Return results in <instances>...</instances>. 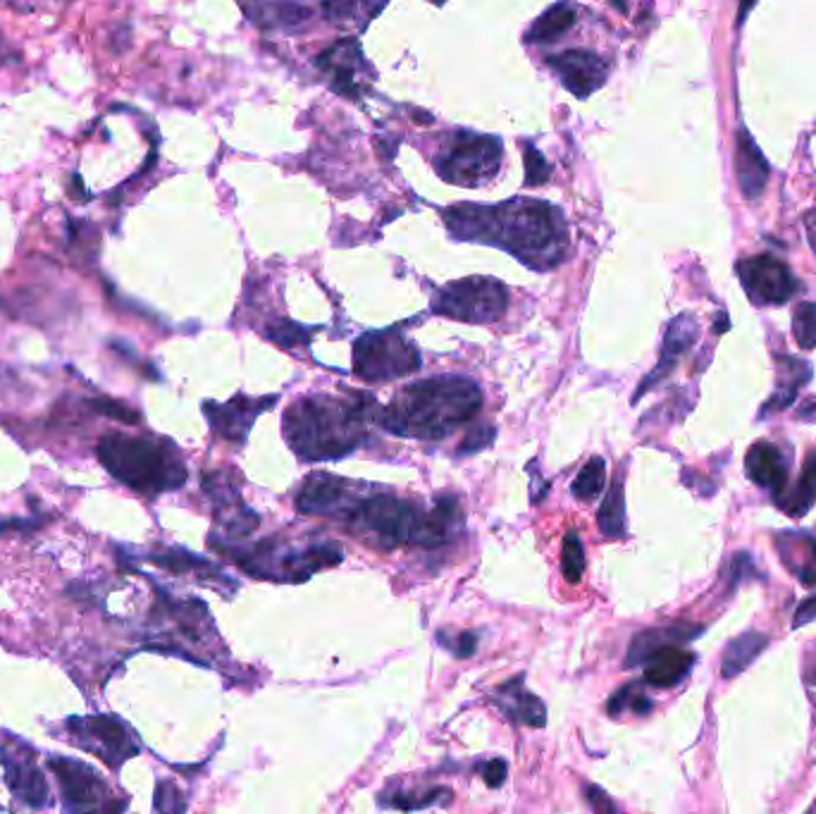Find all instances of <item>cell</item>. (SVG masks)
<instances>
[{
    "mask_svg": "<svg viewBox=\"0 0 816 814\" xmlns=\"http://www.w3.org/2000/svg\"><path fill=\"white\" fill-rule=\"evenodd\" d=\"M483 406V392L468 377L434 375L404 387L385 409H377L375 424L413 440H444L461 426L471 424Z\"/></svg>",
    "mask_w": 816,
    "mask_h": 814,
    "instance_id": "cell-3",
    "label": "cell"
},
{
    "mask_svg": "<svg viewBox=\"0 0 816 814\" xmlns=\"http://www.w3.org/2000/svg\"><path fill=\"white\" fill-rule=\"evenodd\" d=\"M492 442H495V428L481 426V428H475L473 432H468V438L463 440V444L459 447V452L461 454H475V452H481V449L489 447Z\"/></svg>",
    "mask_w": 816,
    "mask_h": 814,
    "instance_id": "cell-42",
    "label": "cell"
},
{
    "mask_svg": "<svg viewBox=\"0 0 816 814\" xmlns=\"http://www.w3.org/2000/svg\"><path fill=\"white\" fill-rule=\"evenodd\" d=\"M48 767L58 779V789L63 805L67 812H91V810H110L108 785L96 774V771L79 760L69 757H51Z\"/></svg>",
    "mask_w": 816,
    "mask_h": 814,
    "instance_id": "cell-12",
    "label": "cell"
},
{
    "mask_svg": "<svg viewBox=\"0 0 816 814\" xmlns=\"http://www.w3.org/2000/svg\"><path fill=\"white\" fill-rule=\"evenodd\" d=\"M273 404H277V395L263 397V399L236 395L228 404L206 402L203 411H206L210 428H213V432L220 440H228L232 444H244L253 424H256V418L263 411L271 409Z\"/></svg>",
    "mask_w": 816,
    "mask_h": 814,
    "instance_id": "cell-16",
    "label": "cell"
},
{
    "mask_svg": "<svg viewBox=\"0 0 816 814\" xmlns=\"http://www.w3.org/2000/svg\"><path fill=\"white\" fill-rule=\"evenodd\" d=\"M793 334L800 349H805V352H812L816 346V304L805 301L795 308Z\"/></svg>",
    "mask_w": 816,
    "mask_h": 814,
    "instance_id": "cell-35",
    "label": "cell"
},
{
    "mask_svg": "<svg viewBox=\"0 0 816 814\" xmlns=\"http://www.w3.org/2000/svg\"><path fill=\"white\" fill-rule=\"evenodd\" d=\"M809 381H812V366L807 361L781 356L776 389H773L771 399L762 406V409H759V416H771L773 411L787 409V406L797 399L800 389L805 387Z\"/></svg>",
    "mask_w": 816,
    "mask_h": 814,
    "instance_id": "cell-24",
    "label": "cell"
},
{
    "mask_svg": "<svg viewBox=\"0 0 816 814\" xmlns=\"http://www.w3.org/2000/svg\"><path fill=\"white\" fill-rule=\"evenodd\" d=\"M0 765H3V774L10 793L15 795L22 805L32 810H44L51 803V785L44 777V771L36 767L32 750L24 746L15 748H0Z\"/></svg>",
    "mask_w": 816,
    "mask_h": 814,
    "instance_id": "cell-15",
    "label": "cell"
},
{
    "mask_svg": "<svg viewBox=\"0 0 816 814\" xmlns=\"http://www.w3.org/2000/svg\"><path fill=\"white\" fill-rule=\"evenodd\" d=\"M575 18H578V10H575L571 0H559L556 6L542 12V15L532 22L528 34L523 36L526 44H554L556 38L571 32Z\"/></svg>",
    "mask_w": 816,
    "mask_h": 814,
    "instance_id": "cell-27",
    "label": "cell"
},
{
    "mask_svg": "<svg viewBox=\"0 0 816 814\" xmlns=\"http://www.w3.org/2000/svg\"><path fill=\"white\" fill-rule=\"evenodd\" d=\"M773 499H776L779 507L793 518H802L809 514V509L816 504V449L807 457L805 466H802L800 481L795 483L791 493H781Z\"/></svg>",
    "mask_w": 816,
    "mask_h": 814,
    "instance_id": "cell-29",
    "label": "cell"
},
{
    "mask_svg": "<svg viewBox=\"0 0 816 814\" xmlns=\"http://www.w3.org/2000/svg\"><path fill=\"white\" fill-rule=\"evenodd\" d=\"M98 459L112 479L142 495L173 493L187 483L185 459L167 440L110 432L98 442Z\"/></svg>",
    "mask_w": 816,
    "mask_h": 814,
    "instance_id": "cell-5",
    "label": "cell"
},
{
    "mask_svg": "<svg viewBox=\"0 0 816 814\" xmlns=\"http://www.w3.org/2000/svg\"><path fill=\"white\" fill-rule=\"evenodd\" d=\"M206 495L213 499L216 509H218V521L222 530L228 532L230 538H246L253 528H258V514H253L242 495H239V487L234 485V475L232 473H210L203 479Z\"/></svg>",
    "mask_w": 816,
    "mask_h": 814,
    "instance_id": "cell-17",
    "label": "cell"
},
{
    "mask_svg": "<svg viewBox=\"0 0 816 814\" xmlns=\"http://www.w3.org/2000/svg\"><path fill=\"white\" fill-rule=\"evenodd\" d=\"M644 683L657 685V688H671L681 683L687 673H691L695 664V654L675 648H661L652 657L644 659Z\"/></svg>",
    "mask_w": 816,
    "mask_h": 814,
    "instance_id": "cell-25",
    "label": "cell"
},
{
    "mask_svg": "<svg viewBox=\"0 0 816 814\" xmlns=\"http://www.w3.org/2000/svg\"><path fill=\"white\" fill-rule=\"evenodd\" d=\"M489 703L495 705L506 719L516 724H526L532 728H542L547 724V707L538 695H532L523 676H516L509 683L499 685L495 693L489 695Z\"/></svg>",
    "mask_w": 816,
    "mask_h": 814,
    "instance_id": "cell-19",
    "label": "cell"
},
{
    "mask_svg": "<svg viewBox=\"0 0 816 814\" xmlns=\"http://www.w3.org/2000/svg\"><path fill=\"white\" fill-rule=\"evenodd\" d=\"M702 626L693 624H669V626H657V628H647L642 634L632 638V645L626 657V667H638L644 664L647 657H652L661 648H671V645L687 642L702 634Z\"/></svg>",
    "mask_w": 816,
    "mask_h": 814,
    "instance_id": "cell-23",
    "label": "cell"
},
{
    "mask_svg": "<svg viewBox=\"0 0 816 814\" xmlns=\"http://www.w3.org/2000/svg\"><path fill=\"white\" fill-rule=\"evenodd\" d=\"M253 24L263 30H294L308 18V10L294 0H239Z\"/></svg>",
    "mask_w": 816,
    "mask_h": 814,
    "instance_id": "cell-26",
    "label": "cell"
},
{
    "mask_svg": "<svg viewBox=\"0 0 816 814\" xmlns=\"http://www.w3.org/2000/svg\"><path fill=\"white\" fill-rule=\"evenodd\" d=\"M344 524L359 538L383 550L401 544L440 547L454 540L463 528V512L456 497H442L430 512L387 493L361 495Z\"/></svg>",
    "mask_w": 816,
    "mask_h": 814,
    "instance_id": "cell-4",
    "label": "cell"
},
{
    "mask_svg": "<svg viewBox=\"0 0 816 814\" xmlns=\"http://www.w3.org/2000/svg\"><path fill=\"white\" fill-rule=\"evenodd\" d=\"M377 402L365 392L349 397L308 395L294 402L283 420L285 438L304 461L342 459L368 440Z\"/></svg>",
    "mask_w": 816,
    "mask_h": 814,
    "instance_id": "cell-2",
    "label": "cell"
},
{
    "mask_svg": "<svg viewBox=\"0 0 816 814\" xmlns=\"http://www.w3.org/2000/svg\"><path fill=\"white\" fill-rule=\"evenodd\" d=\"M452 798V791L444 789V785H432V789H408L399 793H383L379 795V803L394 807V810H426L434 805H444Z\"/></svg>",
    "mask_w": 816,
    "mask_h": 814,
    "instance_id": "cell-31",
    "label": "cell"
},
{
    "mask_svg": "<svg viewBox=\"0 0 816 814\" xmlns=\"http://www.w3.org/2000/svg\"><path fill=\"white\" fill-rule=\"evenodd\" d=\"M805 228H807V240L812 249L816 251V210H809V213L805 216Z\"/></svg>",
    "mask_w": 816,
    "mask_h": 814,
    "instance_id": "cell-47",
    "label": "cell"
},
{
    "mask_svg": "<svg viewBox=\"0 0 816 814\" xmlns=\"http://www.w3.org/2000/svg\"><path fill=\"white\" fill-rule=\"evenodd\" d=\"M738 277L757 306H781L791 301L800 283L791 268L773 256H752L738 263Z\"/></svg>",
    "mask_w": 816,
    "mask_h": 814,
    "instance_id": "cell-11",
    "label": "cell"
},
{
    "mask_svg": "<svg viewBox=\"0 0 816 814\" xmlns=\"http://www.w3.org/2000/svg\"><path fill=\"white\" fill-rule=\"evenodd\" d=\"M597 524L607 538L618 540L626 536V493L621 479H616L611 483L607 497H604L597 514Z\"/></svg>",
    "mask_w": 816,
    "mask_h": 814,
    "instance_id": "cell-30",
    "label": "cell"
},
{
    "mask_svg": "<svg viewBox=\"0 0 816 814\" xmlns=\"http://www.w3.org/2000/svg\"><path fill=\"white\" fill-rule=\"evenodd\" d=\"M504 146L497 136L456 132L434 158L438 175L456 187H483L499 173Z\"/></svg>",
    "mask_w": 816,
    "mask_h": 814,
    "instance_id": "cell-7",
    "label": "cell"
},
{
    "mask_svg": "<svg viewBox=\"0 0 816 814\" xmlns=\"http://www.w3.org/2000/svg\"><path fill=\"white\" fill-rule=\"evenodd\" d=\"M365 485L351 483L337 475L328 473H313L304 481L299 495H297V509L301 514H313V516H328L344 521L351 507L361 499V490Z\"/></svg>",
    "mask_w": 816,
    "mask_h": 814,
    "instance_id": "cell-13",
    "label": "cell"
},
{
    "mask_svg": "<svg viewBox=\"0 0 816 814\" xmlns=\"http://www.w3.org/2000/svg\"><path fill=\"white\" fill-rule=\"evenodd\" d=\"M561 571L564 579L575 585L583 581L585 575V547L578 532H569L564 538V550H561Z\"/></svg>",
    "mask_w": 816,
    "mask_h": 814,
    "instance_id": "cell-34",
    "label": "cell"
},
{
    "mask_svg": "<svg viewBox=\"0 0 816 814\" xmlns=\"http://www.w3.org/2000/svg\"><path fill=\"white\" fill-rule=\"evenodd\" d=\"M38 526V521H22V518H10V521H3L0 524V536L8 530H34Z\"/></svg>",
    "mask_w": 816,
    "mask_h": 814,
    "instance_id": "cell-46",
    "label": "cell"
},
{
    "mask_svg": "<svg viewBox=\"0 0 816 814\" xmlns=\"http://www.w3.org/2000/svg\"><path fill=\"white\" fill-rule=\"evenodd\" d=\"M816 619V595L800 602V607L795 612V619H793V628H800V626H807Z\"/></svg>",
    "mask_w": 816,
    "mask_h": 814,
    "instance_id": "cell-45",
    "label": "cell"
},
{
    "mask_svg": "<svg viewBox=\"0 0 816 814\" xmlns=\"http://www.w3.org/2000/svg\"><path fill=\"white\" fill-rule=\"evenodd\" d=\"M745 473L762 490H769L773 497L785 493L787 485V457L773 442H754L745 454Z\"/></svg>",
    "mask_w": 816,
    "mask_h": 814,
    "instance_id": "cell-21",
    "label": "cell"
},
{
    "mask_svg": "<svg viewBox=\"0 0 816 814\" xmlns=\"http://www.w3.org/2000/svg\"><path fill=\"white\" fill-rule=\"evenodd\" d=\"M91 409L93 411H98V414H101V416H108V418H115V420H122V424H139V416H136V411H132V409H126V406L124 404H118V402H101V399H96V402H91Z\"/></svg>",
    "mask_w": 816,
    "mask_h": 814,
    "instance_id": "cell-41",
    "label": "cell"
},
{
    "mask_svg": "<svg viewBox=\"0 0 816 814\" xmlns=\"http://www.w3.org/2000/svg\"><path fill=\"white\" fill-rule=\"evenodd\" d=\"M767 645H769V638L764 634H757V630H748V634L730 640L721 657V676L736 679L738 673L748 669L754 659L767 650Z\"/></svg>",
    "mask_w": 816,
    "mask_h": 814,
    "instance_id": "cell-28",
    "label": "cell"
},
{
    "mask_svg": "<svg viewBox=\"0 0 816 814\" xmlns=\"http://www.w3.org/2000/svg\"><path fill=\"white\" fill-rule=\"evenodd\" d=\"M318 69L330 79V87L346 98H359L363 94L361 73L368 69L363 61L361 46L354 38H342L340 44L330 46L318 55Z\"/></svg>",
    "mask_w": 816,
    "mask_h": 814,
    "instance_id": "cell-18",
    "label": "cell"
},
{
    "mask_svg": "<svg viewBox=\"0 0 816 814\" xmlns=\"http://www.w3.org/2000/svg\"><path fill=\"white\" fill-rule=\"evenodd\" d=\"M442 213L449 232L456 240L499 246L532 271H552L566 258V220L556 206L547 201L511 199L497 206L459 204Z\"/></svg>",
    "mask_w": 816,
    "mask_h": 814,
    "instance_id": "cell-1",
    "label": "cell"
},
{
    "mask_svg": "<svg viewBox=\"0 0 816 814\" xmlns=\"http://www.w3.org/2000/svg\"><path fill=\"white\" fill-rule=\"evenodd\" d=\"M418 369V349L397 328L365 332L354 344V373L365 383H385Z\"/></svg>",
    "mask_w": 816,
    "mask_h": 814,
    "instance_id": "cell-9",
    "label": "cell"
},
{
    "mask_svg": "<svg viewBox=\"0 0 816 814\" xmlns=\"http://www.w3.org/2000/svg\"><path fill=\"white\" fill-rule=\"evenodd\" d=\"M736 175L745 199H757L769 182V163L754 144L748 130H738L736 139Z\"/></svg>",
    "mask_w": 816,
    "mask_h": 814,
    "instance_id": "cell-22",
    "label": "cell"
},
{
    "mask_svg": "<svg viewBox=\"0 0 816 814\" xmlns=\"http://www.w3.org/2000/svg\"><path fill=\"white\" fill-rule=\"evenodd\" d=\"M506 771H509L506 762L499 760V757H495V760H487L483 765V779H485L489 789H499V785H504V781H506Z\"/></svg>",
    "mask_w": 816,
    "mask_h": 814,
    "instance_id": "cell-43",
    "label": "cell"
},
{
    "mask_svg": "<svg viewBox=\"0 0 816 814\" xmlns=\"http://www.w3.org/2000/svg\"><path fill=\"white\" fill-rule=\"evenodd\" d=\"M156 810L158 812H185L187 803L173 781H161L156 789Z\"/></svg>",
    "mask_w": 816,
    "mask_h": 814,
    "instance_id": "cell-39",
    "label": "cell"
},
{
    "mask_svg": "<svg viewBox=\"0 0 816 814\" xmlns=\"http://www.w3.org/2000/svg\"><path fill=\"white\" fill-rule=\"evenodd\" d=\"M585 800L595 812H616V805L611 803L609 795L597 789V785H585Z\"/></svg>",
    "mask_w": 816,
    "mask_h": 814,
    "instance_id": "cell-44",
    "label": "cell"
},
{
    "mask_svg": "<svg viewBox=\"0 0 816 814\" xmlns=\"http://www.w3.org/2000/svg\"><path fill=\"white\" fill-rule=\"evenodd\" d=\"M210 544L224 557L234 559L253 579L277 583H304L316 571L340 564L344 559L342 547L337 542H313L297 547L279 538H267L249 547H232L228 542L210 538Z\"/></svg>",
    "mask_w": 816,
    "mask_h": 814,
    "instance_id": "cell-6",
    "label": "cell"
},
{
    "mask_svg": "<svg viewBox=\"0 0 816 814\" xmlns=\"http://www.w3.org/2000/svg\"><path fill=\"white\" fill-rule=\"evenodd\" d=\"M797 540L802 547V561H800V569H795V575L807 587H814L816 585V538L802 536Z\"/></svg>",
    "mask_w": 816,
    "mask_h": 814,
    "instance_id": "cell-37",
    "label": "cell"
},
{
    "mask_svg": "<svg viewBox=\"0 0 816 814\" xmlns=\"http://www.w3.org/2000/svg\"><path fill=\"white\" fill-rule=\"evenodd\" d=\"M697 322L693 316H679L671 320V326L666 330V337H664V346H661V359L657 363V369L644 377L642 385L638 387L636 392V402L644 395L647 389H652L657 383L664 381V377L675 369V363H679V359L691 349L697 340Z\"/></svg>",
    "mask_w": 816,
    "mask_h": 814,
    "instance_id": "cell-20",
    "label": "cell"
},
{
    "mask_svg": "<svg viewBox=\"0 0 816 814\" xmlns=\"http://www.w3.org/2000/svg\"><path fill=\"white\" fill-rule=\"evenodd\" d=\"M151 559L156 561L158 566L170 569V571H175V573L210 571V564H208V561H203L201 557H196V554H191V552H185V550H170V552H163V554H153Z\"/></svg>",
    "mask_w": 816,
    "mask_h": 814,
    "instance_id": "cell-36",
    "label": "cell"
},
{
    "mask_svg": "<svg viewBox=\"0 0 816 814\" xmlns=\"http://www.w3.org/2000/svg\"><path fill=\"white\" fill-rule=\"evenodd\" d=\"M544 61L575 98H589L595 91H599L611 69L602 55L585 48H571L556 55H547Z\"/></svg>",
    "mask_w": 816,
    "mask_h": 814,
    "instance_id": "cell-14",
    "label": "cell"
},
{
    "mask_svg": "<svg viewBox=\"0 0 816 814\" xmlns=\"http://www.w3.org/2000/svg\"><path fill=\"white\" fill-rule=\"evenodd\" d=\"M509 308V289L495 277H466L440 289L432 311L473 326L497 322Z\"/></svg>",
    "mask_w": 816,
    "mask_h": 814,
    "instance_id": "cell-8",
    "label": "cell"
},
{
    "mask_svg": "<svg viewBox=\"0 0 816 814\" xmlns=\"http://www.w3.org/2000/svg\"><path fill=\"white\" fill-rule=\"evenodd\" d=\"M438 640H440V645H442V648L452 650V652H454V657H459V659L473 657V654H475V650H477V636H475V634H471V630H466V634H459L456 638L440 634V636H438Z\"/></svg>",
    "mask_w": 816,
    "mask_h": 814,
    "instance_id": "cell-40",
    "label": "cell"
},
{
    "mask_svg": "<svg viewBox=\"0 0 816 814\" xmlns=\"http://www.w3.org/2000/svg\"><path fill=\"white\" fill-rule=\"evenodd\" d=\"M523 151H526V173H528L526 185L538 187L542 185V182L550 179V165L544 163V158L538 151H534L532 144H523Z\"/></svg>",
    "mask_w": 816,
    "mask_h": 814,
    "instance_id": "cell-38",
    "label": "cell"
},
{
    "mask_svg": "<svg viewBox=\"0 0 816 814\" xmlns=\"http://www.w3.org/2000/svg\"><path fill=\"white\" fill-rule=\"evenodd\" d=\"M757 0H740V12H738V22L742 24V20L748 18V12L754 8Z\"/></svg>",
    "mask_w": 816,
    "mask_h": 814,
    "instance_id": "cell-48",
    "label": "cell"
},
{
    "mask_svg": "<svg viewBox=\"0 0 816 814\" xmlns=\"http://www.w3.org/2000/svg\"><path fill=\"white\" fill-rule=\"evenodd\" d=\"M385 8V0H326L322 12L334 24H351L356 20H373Z\"/></svg>",
    "mask_w": 816,
    "mask_h": 814,
    "instance_id": "cell-32",
    "label": "cell"
},
{
    "mask_svg": "<svg viewBox=\"0 0 816 814\" xmlns=\"http://www.w3.org/2000/svg\"><path fill=\"white\" fill-rule=\"evenodd\" d=\"M69 740L84 752L98 757L110 769H120L126 760L139 755L142 746L132 732L115 714H93V717H69L65 722Z\"/></svg>",
    "mask_w": 816,
    "mask_h": 814,
    "instance_id": "cell-10",
    "label": "cell"
},
{
    "mask_svg": "<svg viewBox=\"0 0 816 814\" xmlns=\"http://www.w3.org/2000/svg\"><path fill=\"white\" fill-rule=\"evenodd\" d=\"M604 483H607V461L602 457H595L585 463L578 475H575L571 490L575 499L593 502L595 497H599Z\"/></svg>",
    "mask_w": 816,
    "mask_h": 814,
    "instance_id": "cell-33",
    "label": "cell"
}]
</instances>
